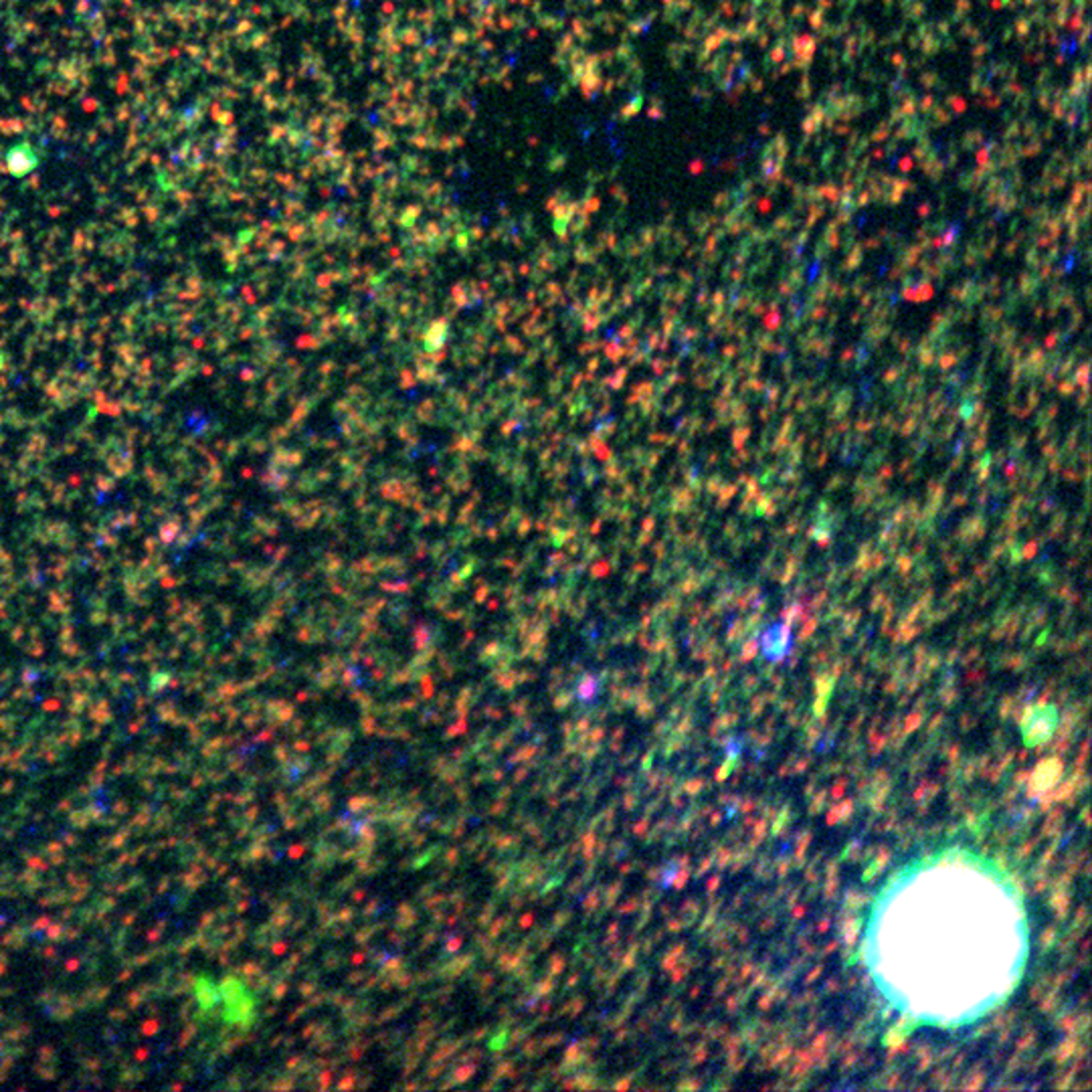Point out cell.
I'll list each match as a JSON object with an SVG mask.
<instances>
[{"mask_svg": "<svg viewBox=\"0 0 1092 1092\" xmlns=\"http://www.w3.org/2000/svg\"><path fill=\"white\" fill-rule=\"evenodd\" d=\"M249 995L239 981H217V1000L211 1018H217L225 1026H235L249 1018Z\"/></svg>", "mask_w": 1092, "mask_h": 1092, "instance_id": "cell-2", "label": "cell"}, {"mask_svg": "<svg viewBox=\"0 0 1092 1092\" xmlns=\"http://www.w3.org/2000/svg\"><path fill=\"white\" fill-rule=\"evenodd\" d=\"M870 967L886 997L927 1021H971L1008 997L1026 959L1013 889L979 858L904 870L872 912Z\"/></svg>", "mask_w": 1092, "mask_h": 1092, "instance_id": "cell-1", "label": "cell"}]
</instances>
